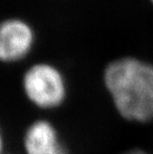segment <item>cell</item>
<instances>
[{"label":"cell","instance_id":"cell-1","mask_svg":"<svg viewBox=\"0 0 153 154\" xmlns=\"http://www.w3.org/2000/svg\"><path fill=\"white\" fill-rule=\"evenodd\" d=\"M105 82L123 117L137 121L153 119V66L132 58L119 59L106 68Z\"/></svg>","mask_w":153,"mask_h":154},{"label":"cell","instance_id":"cell-2","mask_svg":"<svg viewBox=\"0 0 153 154\" xmlns=\"http://www.w3.org/2000/svg\"><path fill=\"white\" fill-rule=\"evenodd\" d=\"M26 97L40 109H55L64 103L67 96L66 82L56 67L39 63L28 69L23 77Z\"/></svg>","mask_w":153,"mask_h":154},{"label":"cell","instance_id":"cell-3","mask_svg":"<svg viewBox=\"0 0 153 154\" xmlns=\"http://www.w3.org/2000/svg\"><path fill=\"white\" fill-rule=\"evenodd\" d=\"M34 33L27 23L18 19L0 24V61L12 63L24 59L33 47Z\"/></svg>","mask_w":153,"mask_h":154},{"label":"cell","instance_id":"cell-4","mask_svg":"<svg viewBox=\"0 0 153 154\" xmlns=\"http://www.w3.org/2000/svg\"><path fill=\"white\" fill-rule=\"evenodd\" d=\"M26 154H69L54 125L47 120H37L26 130Z\"/></svg>","mask_w":153,"mask_h":154},{"label":"cell","instance_id":"cell-5","mask_svg":"<svg viewBox=\"0 0 153 154\" xmlns=\"http://www.w3.org/2000/svg\"><path fill=\"white\" fill-rule=\"evenodd\" d=\"M124 154H147L144 151H141V150H131V151H128Z\"/></svg>","mask_w":153,"mask_h":154},{"label":"cell","instance_id":"cell-6","mask_svg":"<svg viewBox=\"0 0 153 154\" xmlns=\"http://www.w3.org/2000/svg\"><path fill=\"white\" fill-rule=\"evenodd\" d=\"M3 147H4V142H3V137L1 131H0V154H2L3 152Z\"/></svg>","mask_w":153,"mask_h":154},{"label":"cell","instance_id":"cell-7","mask_svg":"<svg viewBox=\"0 0 153 154\" xmlns=\"http://www.w3.org/2000/svg\"><path fill=\"white\" fill-rule=\"evenodd\" d=\"M151 1H152V2H153V0H151Z\"/></svg>","mask_w":153,"mask_h":154}]
</instances>
